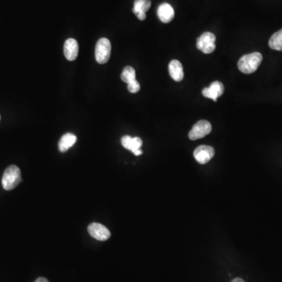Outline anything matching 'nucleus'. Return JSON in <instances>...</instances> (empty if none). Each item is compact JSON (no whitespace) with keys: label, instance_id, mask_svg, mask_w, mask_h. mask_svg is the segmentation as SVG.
Wrapping results in <instances>:
<instances>
[{"label":"nucleus","instance_id":"f257e3e1","mask_svg":"<svg viewBox=\"0 0 282 282\" xmlns=\"http://www.w3.org/2000/svg\"><path fill=\"white\" fill-rule=\"evenodd\" d=\"M262 61H263V56L260 53H252L240 57V59L237 63V67L238 69L244 74H252L257 70Z\"/></svg>","mask_w":282,"mask_h":282},{"label":"nucleus","instance_id":"f03ea898","mask_svg":"<svg viewBox=\"0 0 282 282\" xmlns=\"http://www.w3.org/2000/svg\"><path fill=\"white\" fill-rule=\"evenodd\" d=\"M21 170L18 167L11 166L6 169L2 179L3 187L6 190H14L21 184Z\"/></svg>","mask_w":282,"mask_h":282},{"label":"nucleus","instance_id":"7ed1b4c3","mask_svg":"<svg viewBox=\"0 0 282 282\" xmlns=\"http://www.w3.org/2000/svg\"><path fill=\"white\" fill-rule=\"evenodd\" d=\"M111 45L109 40L101 38L98 40L95 48L96 61L98 64H106L111 57Z\"/></svg>","mask_w":282,"mask_h":282},{"label":"nucleus","instance_id":"20e7f679","mask_svg":"<svg viewBox=\"0 0 282 282\" xmlns=\"http://www.w3.org/2000/svg\"><path fill=\"white\" fill-rule=\"evenodd\" d=\"M216 36L212 32L203 33L197 39V48L204 54H209L213 53L216 49Z\"/></svg>","mask_w":282,"mask_h":282},{"label":"nucleus","instance_id":"39448f33","mask_svg":"<svg viewBox=\"0 0 282 282\" xmlns=\"http://www.w3.org/2000/svg\"><path fill=\"white\" fill-rule=\"evenodd\" d=\"M212 131V126L210 122L206 120H200L194 124L193 128L189 133V138L191 140H198L203 138L210 134Z\"/></svg>","mask_w":282,"mask_h":282},{"label":"nucleus","instance_id":"423d86ee","mask_svg":"<svg viewBox=\"0 0 282 282\" xmlns=\"http://www.w3.org/2000/svg\"><path fill=\"white\" fill-rule=\"evenodd\" d=\"M214 155L215 150L211 146H199L194 151V158L200 164H206L209 163Z\"/></svg>","mask_w":282,"mask_h":282},{"label":"nucleus","instance_id":"0eeeda50","mask_svg":"<svg viewBox=\"0 0 282 282\" xmlns=\"http://www.w3.org/2000/svg\"><path fill=\"white\" fill-rule=\"evenodd\" d=\"M88 232L94 238L98 240H106L111 237V232L105 226L101 223H90L88 227Z\"/></svg>","mask_w":282,"mask_h":282},{"label":"nucleus","instance_id":"6e6552de","mask_svg":"<svg viewBox=\"0 0 282 282\" xmlns=\"http://www.w3.org/2000/svg\"><path fill=\"white\" fill-rule=\"evenodd\" d=\"M123 147L130 150L135 155L139 156L143 154L140 147L142 146L143 141L140 137H131L130 136H124L121 140Z\"/></svg>","mask_w":282,"mask_h":282},{"label":"nucleus","instance_id":"1a4fd4ad","mask_svg":"<svg viewBox=\"0 0 282 282\" xmlns=\"http://www.w3.org/2000/svg\"><path fill=\"white\" fill-rule=\"evenodd\" d=\"M223 92H224V87L223 84L219 81L213 82L210 87H206L203 90V96L207 98L212 99L215 102L220 96H222Z\"/></svg>","mask_w":282,"mask_h":282},{"label":"nucleus","instance_id":"9d476101","mask_svg":"<svg viewBox=\"0 0 282 282\" xmlns=\"http://www.w3.org/2000/svg\"><path fill=\"white\" fill-rule=\"evenodd\" d=\"M64 54L66 59L73 61L76 59L78 54V44L74 38L66 40L64 46Z\"/></svg>","mask_w":282,"mask_h":282},{"label":"nucleus","instance_id":"9b49d317","mask_svg":"<svg viewBox=\"0 0 282 282\" xmlns=\"http://www.w3.org/2000/svg\"><path fill=\"white\" fill-rule=\"evenodd\" d=\"M151 6V0H135L132 11L137 15L139 20L144 21L146 19V12L150 9Z\"/></svg>","mask_w":282,"mask_h":282},{"label":"nucleus","instance_id":"f8f14e48","mask_svg":"<svg viewBox=\"0 0 282 282\" xmlns=\"http://www.w3.org/2000/svg\"><path fill=\"white\" fill-rule=\"evenodd\" d=\"M157 14L160 21L163 23H170L175 16L174 10L169 4H161L157 8Z\"/></svg>","mask_w":282,"mask_h":282},{"label":"nucleus","instance_id":"ddd939ff","mask_svg":"<svg viewBox=\"0 0 282 282\" xmlns=\"http://www.w3.org/2000/svg\"><path fill=\"white\" fill-rule=\"evenodd\" d=\"M169 72L170 76L176 82H180L184 78V69L181 63L177 60H173L169 64Z\"/></svg>","mask_w":282,"mask_h":282},{"label":"nucleus","instance_id":"4468645a","mask_svg":"<svg viewBox=\"0 0 282 282\" xmlns=\"http://www.w3.org/2000/svg\"><path fill=\"white\" fill-rule=\"evenodd\" d=\"M77 137L74 134H68L62 136L59 143H58V148L61 152H65L68 149L71 148L75 142H76Z\"/></svg>","mask_w":282,"mask_h":282},{"label":"nucleus","instance_id":"2eb2a0df","mask_svg":"<svg viewBox=\"0 0 282 282\" xmlns=\"http://www.w3.org/2000/svg\"><path fill=\"white\" fill-rule=\"evenodd\" d=\"M269 47L274 51H282V29L279 30L270 37Z\"/></svg>","mask_w":282,"mask_h":282},{"label":"nucleus","instance_id":"dca6fc26","mask_svg":"<svg viewBox=\"0 0 282 282\" xmlns=\"http://www.w3.org/2000/svg\"><path fill=\"white\" fill-rule=\"evenodd\" d=\"M121 78L126 84H130L136 79V71L133 67L127 66L123 69V73L121 74Z\"/></svg>","mask_w":282,"mask_h":282},{"label":"nucleus","instance_id":"f3484780","mask_svg":"<svg viewBox=\"0 0 282 282\" xmlns=\"http://www.w3.org/2000/svg\"><path fill=\"white\" fill-rule=\"evenodd\" d=\"M140 90V85L139 84L137 80L133 82L131 84H128V90L132 94H136V93L139 92Z\"/></svg>","mask_w":282,"mask_h":282},{"label":"nucleus","instance_id":"a211bd4d","mask_svg":"<svg viewBox=\"0 0 282 282\" xmlns=\"http://www.w3.org/2000/svg\"><path fill=\"white\" fill-rule=\"evenodd\" d=\"M35 282H49V280L45 277H38L37 280H35Z\"/></svg>","mask_w":282,"mask_h":282},{"label":"nucleus","instance_id":"6ab92c4d","mask_svg":"<svg viewBox=\"0 0 282 282\" xmlns=\"http://www.w3.org/2000/svg\"><path fill=\"white\" fill-rule=\"evenodd\" d=\"M231 282H245L241 278H235L232 280Z\"/></svg>","mask_w":282,"mask_h":282}]
</instances>
